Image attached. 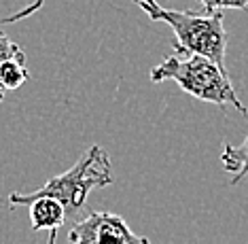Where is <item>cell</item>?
Wrapping results in <instances>:
<instances>
[{
  "label": "cell",
  "mask_w": 248,
  "mask_h": 244,
  "mask_svg": "<svg viewBox=\"0 0 248 244\" xmlns=\"http://www.w3.org/2000/svg\"><path fill=\"white\" fill-rule=\"evenodd\" d=\"M153 21H163L174 30L176 36V53L183 55H204L214 64L225 68V51H227V34L223 28V13L214 11L208 15H197L193 11L163 9L157 2L140 7Z\"/></svg>",
  "instance_id": "obj_3"
},
{
  "label": "cell",
  "mask_w": 248,
  "mask_h": 244,
  "mask_svg": "<svg viewBox=\"0 0 248 244\" xmlns=\"http://www.w3.org/2000/svg\"><path fill=\"white\" fill-rule=\"evenodd\" d=\"M151 81H174L183 92L193 98L217 106H233L242 117L248 119V109L238 98V92L231 85L227 70L204 55H168L161 64L151 70Z\"/></svg>",
  "instance_id": "obj_2"
},
{
  "label": "cell",
  "mask_w": 248,
  "mask_h": 244,
  "mask_svg": "<svg viewBox=\"0 0 248 244\" xmlns=\"http://www.w3.org/2000/svg\"><path fill=\"white\" fill-rule=\"evenodd\" d=\"M30 221H32V229L34 231H51L60 229L66 223V211L64 206L51 195H41L34 197L30 204Z\"/></svg>",
  "instance_id": "obj_5"
},
{
  "label": "cell",
  "mask_w": 248,
  "mask_h": 244,
  "mask_svg": "<svg viewBox=\"0 0 248 244\" xmlns=\"http://www.w3.org/2000/svg\"><path fill=\"white\" fill-rule=\"evenodd\" d=\"M47 0H0V28L38 13Z\"/></svg>",
  "instance_id": "obj_7"
},
{
  "label": "cell",
  "mask_w": 248,
  "mask_h": 244,
  "mask_svg": "<svg viewBox=\"0 0 248 244\" xmlns=\"http://www.w3.org/2000/svg\"><path fill=\"white\" fill-rule=\"evenodd\" d=\"M28 79H30V70L26 66V53L0 64V85L4 92H13V89L21 87Z\"/></svg>",
  "instance_id": "obj_8"
},
{
  "label": "cell",
  "mask_w": 248,
  "mask_h": 244,
  "mask_svg": "<svg viewBox=\"0 0 248 244\" xmlns=\"http://www.w3.org/2000/svg\"><path fill=\"white\" fill-rule=\"evenodd\" d=\"M47 244H58V229H51L49 231V240Z\"/></svg>",
  "instance_id": "obj_11"
},
{
  "label": "cell",
  "mask_w": 248,
  "mask_h": 244,
  "mask_svg": "<svg viewBox=\"0 0 248 244\" xmlns=\"http://www.w3.org/2000/svg\"><path fill=\"white\" fill-rule=\"evenodd\" d=\"M68 244H151V240L129 229L121 214L92 211L85 219L75 221Z\"/></svg>",
  "instance_id": "obj_4"
},
{
  "label": "cell",
  "mask_w": 248,
  "mask_h": 244,
  "mask_svg": "<svg viewBox=\"0 0 248 244\" xmlns=\"http://www.w3.org/2000/svg\"><path fill=\"white\" fill-rule=\"evenodd\" d=\"M17 55H24V49H21L17 43L11 41L4 32H0V64H2V62H7V60H11V58H17ZM4 94H7V92H4L2 85H0V100L4 98Z\"/></svg>",
  "instance_id": "obj_9"
},
{
  "label": "cell",
  "mask_w": 248,
  "mask_h": 244,
  "mask_svg": "<svg viewBox=\"0 0 248 244\" xmlns=\"http://www.w3.org/2000/svg\"><path fill=\"white\" fill-rule=\"evenodd\" d=\"M204 7L206 13H214V11H225V9H248V0H197Z\"/></svg>",
  "instance_id": "obj_10"
},
{
  "label": "cell",
  "mask_w": 248,
  "mask_h": 244,
  "mask_svg": "<svg viewBox=\"0 0 248 244\" xmlns=\"http://www.w3.org/2000/svg\"><path fill=\"white\" fill-rule=\"evenodd\" d=\"M136 2L140 4V7H144V4H153L155 0H136Z\"/></svg>",
  "instance_id": "obj_12"
},
{
  "label": "cell",
  "mask_w": 248,
  "mask_h": 244,
  "mask_svg": "<svg viewBox=\"0 0 248 244\" xmlns=\"http://www.w3.org/2000/svg\"><path fill=\"white\" fill-rule=\"evenodd\" d=\"M221 163L227 172H233L231 177V187L240 185L242 179L248 177V134L242 145H223V153H221Z\"/></svg>",
  "instance_id": "obj_6"
},
{
  "label": "cell",
  "mask_w": 248,
  "mask_h": 244,
  "mask_svg": "<svg viewBox=\"0 0 248 244\" xmlns=\"http://www.w3.org/2000/svg\"><path fill=\"white\" fill-rule=\"evenodd\" d=\"M112 180H115V174H112L108 153L102 146L93 145L68 172L49 179L41 189L32 191V194H17V191H13L9 195V206L11 208L28 206L34 197L51 195L64 206L66 219L78 221V214L85 211L87 195L93 189L108 187Z\"/></svg>",
  "instance_id": "obj_1"
}]
</instances>
